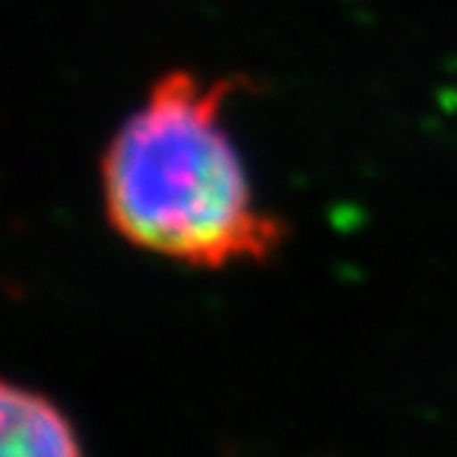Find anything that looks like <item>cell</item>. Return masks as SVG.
Wrapping results in <instances>:
<instances>
[{
  "mask_svg": "<svg viewBox=\"0 0 457 457\" xmlns=\"http://www.w3.org/2000/svg\"><path fill=\"white\" fill-rule=\"evenodd\" d=\"M242 77L169 71L150 86L102 153V204L128 245L187 267L261 264L289 228L257 204L226 130V102Z\"/></svg>",
  "mask_w": 457,
  "mask_h": 457,
  "instance_id": "1",
  "label": "cell"
},
{
  "mask_svg": "<svg viewBox=\"0 0 457 457\" xmlns=\"http://www.w3.org/2000/svg\"><path fill=\"white\" fill-rule=\"evenodd\" d=\"M4 457H83L71 416L42 391L4 381L0 394Z\"/></svg>",
  "mask_w": 457,
  "mask_h": 457,
  "instance_id": "2",
  "label": "cell"
}]
</instances>
